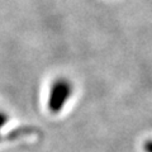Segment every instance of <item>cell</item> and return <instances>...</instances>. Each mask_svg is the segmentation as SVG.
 <instances>
[{"instance_id": "6da1fadb", "label": "cell", "mask_w": 152, "mask_h": 152, "mask_svg": "<svg viewBox=\"0 0 152 152\" xmlns=\"http://www.w3.org/2000/svg\"><path fill=\"white\" fill-rule=\"evenodd\" d=\"M71 95H72V84L65 77L57 79L50 89L48 103H47L48 110L53 114L60 113Z\"/></svg>"}, {"instance_id": "7a4b0ae2", "label": "cell", "mask_w": 152, "mask_h": 152, "mask_svg": "<svg viewBox=\"0 0 152 152\" xmlns=\"http://www.w3.org/2000/svg\"><path fill=\"white\" fill-rule=\"evenodd\" d=\"M143 148L146 152H152V140H148V141H146V143L143 146Z\"/></svg>"}, {"instance_id": "3957f363", "label": "cell", "mask_w": 152, "mask_h": 152, "mask_svg": "<svg viewBox=\"0 0 152 152\" xmlns=\"http://www.w3.org/2000/svg\"><path fill=\"white\" fill-rule=\"evenodd\" d=\"M5 123H7V115L3 112H0V128L5 124Z\"/></svg>"}]
</instances>
